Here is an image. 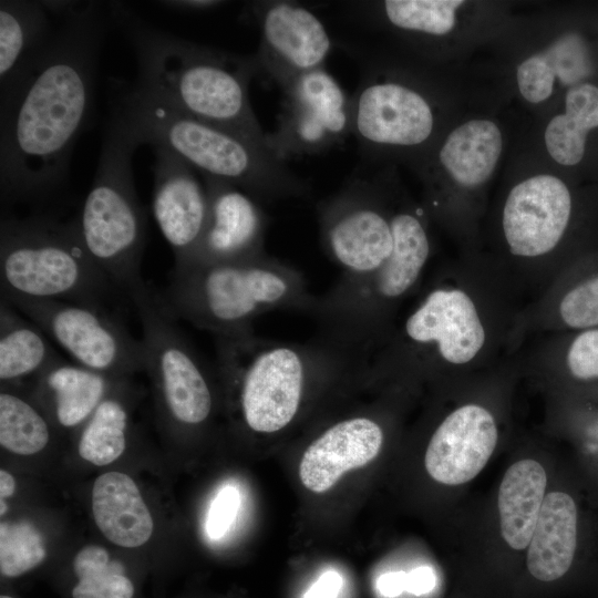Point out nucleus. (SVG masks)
I'll use <instances>...</instances> for the list:
<instances>
[{
    "mask_svg": "<svg viewBox=\"0 0 598 598\" xmlns=\"http://www.w3.org/2000/svg\"><path fill=\"white\" fill-rule=\"evenodd\" d=\"M53 2V1H52ZM54 34L24 80L0 99V190L7 203H40L66 181L94 96L109 10L54 1Z\"/></svg>",
    "mask_w": 598,
    "mask_h": 598,
    "instance_id": "nucleus-1",
    "label": "nucleus"
},
{
    "mask_svg": "<svg viewBox=\"0 0 598 598\" xmlns=\"http://www.w3.org/2000/svg\"><path fill=\"white\" fill-rule=\"evenodd\" d=\"M107 8L111 21L122 28L136 53L135 87L184 114L269 148L249 100V82L257 74L252 56L155 29L122 3L112 2Z\"/></svg>",
    "mask_w": 598,
    "mask_h": 598,
    "instance_id": "nucleus-2",
    "label": "nucleus"
},
{
    "mask_svg": "<svg viewBox=\"0 0 598 598\" xmlns=\"http://www.w3.org/2000/svg\"><path fill=\"white\" fill-rule=\"evenodd\" d=\"M216 338L220 379L237 393L244 424L272 434L298 416L312 383L364 370L362 351L326 334L306 343L261 338L254 329Z\"/></svg>",
    "mask_w": 598,
    "mask_h": 598,
    "instance_id": "nucleus-3",
    "label": "nucleus"
},
{
    "mask_svg": "<svg viewBox=\"0 0 598 598\" xmlns=\"http://www.w3.org/2000/svg\"><path fill=\"white\" fill-rule=\"evenodd\" d=\"M114 113L141 144L165 148L203 176L229 183L259 203L310 193L308 182L267 146L184 114L135 86L121 97Z\"/></svg>",
    "mask_w": 598,
    "mask_h": 598,
    "instance_id": "nucleus-4",
    "label": "nucleus"
},
{
    "mask_svg": "<svg viewBox=\"0 0 598 598\" xmlns=\"http://www.w3.org/2000/svg\"><path fill=\"white\" fill-rule=\"evenodd\" d=\"M158 297L174 319L215 337L252 330L255 319L272 310L310 315L317 300L300 270L267 252L174 268L169 285Z\"/></svg>",
    "mask_w": 598,
    "mask_h": 598,
    "instance_id": "nucleus-5",
    "label": "nucleus"
},
{
    "mask_svg": "<svg viewBox=\"0 0 598 598\" xmlns=\"http://www.w3.org/2000/svg\"><path fill=\"white\" fill-rule=\"evenodd\" d=\"M138 145L133 131L113 113L93 183L73 218L92 261L128 298L146 285L141 276L146 219L132 171Z\"/></svg>",
    "mask_w": 598,
    "mask_h": 598,
    "instance_id": "nucleus-6",
    "label": "nucleus"
},
{
    "mask_svg": "<svg viewBox=\"0 0 598 598\" xmlns=\"http://www.w3.org/2000/svg\"><path fill=\"white\" fill-rule=\"evenodd\" d=\"M0 283L1 298L97 308H105L118 291L87 255L74 220L63 223L49 215L1 219Z\"/></svg>",
    "mask_w": 598,
    "mask_h": 598,
    "instance_id": "nucleus-7",
    "label": "nucleus"
},
{
    "mask_svg": "<svg viewBox=\"0 0 598 598\" xmlns=\"http://www.w3.org/2000/svg\"><path fill=\"white\" fill-rule=\"evenodd\" d=\"M1 299L37 323L83 367L116 377L145 369L142 340H136L105 308L59 300Z\"/></svg>",
    "mask_w": 598,
    "mask_h": 598,
    "instance_id": "nucleus-8",
    "label": "nucleus"
},
{
    "mask_svg": "<svg viewBox=\"0 0 598 598\" xmlns=\"http://www.w3.org/2000/svg\"><path fill=\"white\" fill-rule=\"evenodd\" d=\"M351 134V97L324 70L308 72L283 90L282 110L268 146L287 162L324 153Z\"/></svg>",
    "mask_w": 598,
    "mask_h": 598,
    "instance_id": "nucleus-9",
    "label": "nucleus"
},
{
    "mask_svg": "<svg viewBox=\"0 0 598 598\" xmlns=\"http://www.w3.org/2000/svg\"><path fill=\"white\" fill-rule=\"evenodd\" d=\"M322 245L342 270L341 278L379 269L393 248L391 216L383 212L371 183L355 178L318 205Z\"/></svg>",
    "mask_w": 598,
    "mask_h": 598,
    "instance_id": "nucleus-10",
    "label": "nucleus"
},
{
    "mask_svg": "<svg viewBox=\"0 0 598 598\" xmlns=\"http://www.w3.org/2000/svg\"><path fill=\"white\" fill-rule=\"evenodd\" d=\"M399 212L391 215L393 248L375 271L339 282L336 298L341 312L354 324L378 328L391 305L412 289L426 264L430 243L420 216Z\"/></svg>",
    "mask_w": 598,
    "mask_h": 598,
    "instance_id": "nucleus-11",
    "label": "nucleus"
},
{
    "mask_svg": "<svg viewBox=\"0 0 598 598\" xmlns=\"http://www.w3.org/2000/svg\"><path fill=\"white\" fill-rule=\"evenodd\" d=\"M250 10L259 30L252 55L257 74H265L283 91L301 75L323 68L332 39L315 12L282 0L255 1Z\"/></svg>",
    "mask_w": 598,
    "mask_h": 598,
    "instance_id": "nucleus-12",
    "label": "nucleus"
},
{
    "mask_svg": "<svg viewBox=\"0 0 598 598\" xmlns=\"http://www.w3.org/2000/svg\"><path fill=\"white\" fill-rule=\"evenodd\" d=\"M434 113L416 89L368 69L351 96V134L363 150L415 147L432 135Z\"/></svg>",
    "mask_w": 598,
    "mask_h": 598,
    "instance_id": "nucleus-13",
    "label": "nucleus"
},
{
    "mask_svg": "<svg viewBox=\"0 0 598 598\" xmlns=\"http://www.w3.org/2000/svg\"><path fill=\"white\" fill-rule=\"evenodd\" d=\"M203 177L208 195L206 227L194 252L179 267L239 260L265 254L268 218L260 203L229 183Z\"/></svg>",
    "mask_w": 598,
    "mask_h": 598,
    "instance_id": "nucleus-14",
    "label": "nucleus"
},
{
    "mask_svg": "<svg viewBox=\"0 0 598 598\" xmlns=\"http://www.w3.org/2000/svg\"><path fill=\"white\" fill-rule=\"evenodd\" d=\"M153 150V215L172 248L174 267H179L189 259L204 234L208 195L186 162L165 148Z\"/></svg>",
    "mask_w": 598,
    "mask_h": 598,
    "instance_id": "nucleus-15",
    "label": "nucleus"
},
{
    "mask_svg": "<svg viewBox=\"0 0 598 598\" xmlns=\"http://www.w3.org/2000/svg\"><path fill=\"white\" fill-rule=\"evenodd\" d=\"M571 212L567 186L551 175H536L517 184L503 210V229L513 255L537 257L553 250Z\"/></svg>",
    "mask_w": 598,
    "mask_h": 598,
    "instance_id": "nucleus-16",
    "label": "nucleus"
},
{
    "mask_svg": "<svg viewBox=\"0 0 598 598\" xmlns=\"http://www.w3.org/2000/svg\"><path fill=\"white\" fill-rule=\"evenodd\" d=\"M403 338L410 347L434 346L452 364L470 362L485 342L474 302L458 289H434L406 318Z\"/></svg>",
    "mask_w": 598,
    "mask_h": 598,
    "instance_id": "nucleus-17",
    "label": "nucleus"
},
{
    "mask_svg": "<svg viewBox=\"0 0 598 598\" xmlns=\"http://www.w3.org/2000/svg\"><path fill=\"white\" fill-rule=\"evenodd\" d=\"M497 443V427L489 411L463 405L437 426L429 442L424 464L429 475L446 485L473 480L486 465Z\"/></svg>",
    "mask_w": 598,
    "mask_h": 598,
    "instance_id": "nucleus-18",
    "label": "nucleus"
},
{
    "mask_svg": "<svg viewBox=\"0 0 598 598\" xmlns=\"http://www.w3.org/2000/svg\"><path fill=\"white\" fill-rule=\"evenodd\" d=\"M383 439L380 423L367 415L333 423L305 450L299 465L302 485L313 493L327 492L344 473L377 457Z\"/></svg>",
    "mask_w": 598,
    "mask_h": 598,
    "instance_id": "nucleus-19",
    "label": "nucleus"
},
{
    "mask_svg": "<svg viewBox=\"0 0 598 598\" xmlns=\"http://www.w3.org/2000/svg\"><path fill=\"white\" fill-rule=\"evenodd\" d=\"M55 14L47 1H0V99L18 87L51 41Z\"/></svg>",
    "mask_w": 598,
    "mask_h": 598,
    "instance_id": "nucleus-20",
    "label": "nucleus"
},
{
    "mask_svg": "<svg viewBox=\"0 0 598 598\" xmlns=\"http://www.w3.org/2000/svg\"><path fill=\"white\" fill-rule=\"evenodd\" d=\"M92 512L101 533L117 546L140 547L153 534L151 512L136 483L125 473L106 472L95 480Z\"/></svg>",
    "mask_w": 598,
    "mask_h": 598,
    "instance_id": "nucleus-21",
    "label": "nucleus"
},
{
    "mask_svg": "<svg viewBox=\"0 0 598 598\" xmlns=\"http://www.w3.org/2000/svg\"><path fill=\"white\" fill-rule=\"evenodd\" d=\"M123 378L69 363L61 358L38 374L37 381L39 392L51 404L56 423L72 429L86 422Z\"/></svg>",
    "mask_w": 598,
    "mask_h": 598,
    "instance_id": "nucleus-22",
    "label": "nucleus"
},
{
    "mask_svg": "<svg viewBox=\"0 0 598 598\" xmlns=\"http://www.w3.org/2000/svg\"><path fill=\"white\" fill-rule=\"evenodd\" d=\"M577 546V507L573 497L550 492L544 498L527 550V568L538 580L567 574Z\"/></svg>",
    "mask_w": 598,
    "mask_h": 598,
    "instance_id": "nucleus-23",
    "label": "nucleus"
},
{
    "mask_svg": "<svg viewBox=\"0 0 598 598\" xmlns=\"http://www.w3.org/2000/svg\"><path fill=\"white\" fill-rule=\"evenodd\" d=\"M547 476L534 460H520L506 471L498 491L501 533L516 550L528 546L545 498Z\"/></svg>",
    "mask_w": 598,
    "mask_h": 598,
    "instance_id": "nucleus-24",
    "label": "nucleus"
},
{
    "mask_svg": "<svg viewBox=\"0 0 598 598\" xmlns=\"http://www.w3.org/2000/svg\"><path fill=\"white\" fill-rule=\"evenodd\" d=\"M503 147L497 125L472 120L453 130L440 148L442 167L457 184L475 187L492 175Z\"/></svg>",
    "mask_w": 598,
    "mask_h": 598,
    "instance_id": "nucleus-25",
    "label": "nucleus"
},
{
    "mask_svg": "<svg viewBox=\"0 0 598 598\" xmlns=\"http://www.w3.org/2000/svg\"><path fill=\"white\" fill-rule=\"evenodd\" d=\"M61 359L44 331L7 300L0 302V380L38 375Z\"/></svg>",
    "mask_w": 598,
    "mask_h": 598,
    "instance_id": "nucleus-26",
    "label": "nucleus"
},
{
    "mask_svg": "<svg viewBox=\"0 0 598 598\" xmlns=\"http://www.w3.org/2000/svg\"><path fill=\"white\" fill-rule=\"evenodd\" d=\"M566 112L551 118L545 131L549 155L561 165H575L585 154L587 133L598 126V87L584 83L566 95Z\"/></svg>",
    "mask_w": 598,
    "mask_h": 598,
    "instance_id": "nucleus-27",
    "label": "nucleus"
},
{
    "mask_svg": "<svg viewBox=\"0 0 598 598\" xmlns=\"http://www.w3.org/2000/svg\"><path fill=\"white\" fill-rule=\"evenodd\" d=\"M112 391L83 424L78 442L79 455L97 466L117 460L127 444L128 410Z\"/></svg>",
    "mask_w": 598,
    "mask_h": 598,
    "instance_id": "nucleus-28",
    "label": "nucleus"
},
{
    "mask_svg": "<svg viewBox=\"0 0 598 598\" xmlns=\"http://www.w3.org/2000/svg\"><path fill=\"white\" fill-rule=\"evenodd\" d=\"M51 437L50 423L24 396L13 391L0 393V444L18 455L41 452Z\"/></svg>",
    "mask_w": 598,
    "mask_h": 598,
    "instance_id": "nucleus-29",
    "label": "nucleus"
},
{
    "mask_svg": "<svg viewBox=\"0 0 598 598\" xmlns=\"http://www.w3.org/2000/svg\"><path fill=\"white\" fill-rule=\"evenodd\" d=\"M73 569L79 579L72 590L73 598H132L134 585L124 575L123 567L110 560L106 549L90 545L74 557Z\"/></svg>",
    "mask_w": 598,
    "mask_h": 598,
    "instance_id": "nucleus-30",
    "label": "nucleus"
},
{
    "mask_svg": "<svg viewBox=\"0 0 598 598\" xmlns=\"http://www.w3.org/2000/svg\"><path fill=\"white\" fill-rule=\"evenodd\" d=\"M393 28L424 35L441 37L455 25L460 0H386L377 3Z\"/></svg>",
    "mask_w": 598,
    "mask_h": 598,
    "instance_id": "nucleus-31",
    "label": "nucleus"
},
{
    "mask_svg": "<svg viewBox=\"0 0 598 598\" xmlns=\"http://www.w3.org/2000/svg\"><path fill=\"white\" fill-rule=\"evenodd\" d=\"M45 556L42 537L32 524H0V570L3 576H20L41 564Z\"/></svg>",
    "mask_w": 598,
    "mask_h": 598,
    "instance_id": "nucleus-32",
    "label": "nucleus"
},
{
    "mask_svg": "<svg viewBox=\"0 0 598 598\" xmlns=\"http://www.w3.org/2000/svg\"><path fill=\"white\" fill-rule=\"evenodd\" d=\"M542 54L563 84H576L590 72L586 48L576 34L560 38Z\"/></svg>",
    "mask_w": 598,
    "mask_h": 598,
    "instance_id": "nucleus-33",
    "label": "nucleus"
},
{
    "mask_svg": "<svg viewBox=\"0 0 598 598\" xmlns=\"http://www.w3.org/2000/svg\"><path fill=\"white\" fill-rule=\"evenodd\" d=\"M559 312L571 328L598 326V277L570 290L561 300Z\"/></svg>",
    "mask_w": 598,
    "mask_h": 598,
    "instance_id": "nucleus-34",
    "label": "nucleus"
},
{
    "mask_svg": "<svg viewBox=\"0 0 598 598\" xmlns=\"http://www.w3.org/2000/svg\"><path fill=\"white\" fill-rule=\"evenodd\" d=\"M555 75L542 53L526 59L517 69V83L522 95L532 103L548 99Z\"/></svg>",
    "mask_w": 598,
    "mask_h": 598,
    "instance_id": "nucleus-35",
    "label": "nucleus"
},
{
    "mask_svg": "<svg viewBox=\"0 0 598 598\" xmlns=\"http://www.w3.org/2000/svg\"><path fill=\"white\" fill-rule=\"evenodd\" d=\"M240 506V494L234 485H224L208 508L206 534L213 540L223 538L233 525Z\"/></svg>",
    "mask_w": 598,
    "mask_h": 598,
    "instance_id": "nucleus-36",
    "label": "nucleus"
},
{
    "mask_svg": "<svg viewBox=\"0 0 598 598\" xmlns=\"http://www.w3.org/2000/svg\"><path fill=\"white\" fill-rule=\"evenodd\" d=\"M567 364L578 379L598 377V330H588L579 334L571 343Z\"/></svg>",
    "mask_w": 598,
    "mask_h": 598,
    "instance_id": "nucleus-37",
    "label": "nucleus"
},
{
    "mask_svg": "<svg viewBox=\"0 0 598 598\" xmlns=\"http://www.w3.org/2000/svg\"><path fill=\"white\" fill-rule=\"evenodd\" d=\"M342 577L336 570H327L306 591L303 598H337L342 588Z\"/></svg>",
    "mask_w": 598,
    "mask_h": 598,
    "instance_id": "nucleus-38",
    "label": "nucleus"
},
{
    "mask_svg": "<svg viewBox=\"0 0 598 598\" xmlns=\"http://www.w3.org/2000/svg\"><path fill=\"white\" fill-rule=\"evenodd\" d=\"M436 577L430 566H420L406 574L405 590L415 596L430 592L435 586Z\"/></svg>",
    "mask_w": 598,
    "mask_h": 598,
    "instance_id": "nucleus-39",
    "label": "nucleus"
},
{
    "mask_svg": "<svg viewBox=\"0 0 598 598\" xmlns=\"http://www.w3.org/2000/svg\"><path fill=\"white\" fill-rule=\"evenodd\" d=\"M377 588L384 597H396L406 588V573L390 571L381 575L377 580Z\"/></svg>",
    "mask_w": 598,
    "mask_h": 598,
    "instance_id": "nucleus-40",
    "label": "nucleus"
},
{
    "mask_svg": "<svg viewBox=\"0 0 598 598\" xmlns=\"http://www.w3.org/2000/svg\"><path fill=\"white\" fill-rule=\"evenodd\" d=\"M163 6L185 12L208 11L224 4V1L216 0H183V1H161Z\"/></svg>",
    "mask_w": 598,
    "mask_h": 598,
    "instance_id": "nucleus-41",
    "label": "nucleus"
},
{
    "mask_svg": "<svg viewBox=\"0 0 598 598\" xmlns=\"http://www.w3.org/2000/svg\"><path fill=\"white\" fill-rule=\"evenodd\" d=\"M16 491V482L13 476L6 470H0V514L7 512L6 499L13 495Z\"/></svg>",
    "mask_w": 598,
    "mask_h": 598,
    "instance_id": "nucleus-42",
    "label": "nucleus"
},
{
    "mask_svg": "<svg viewBox=\"0 0 598 598\" xmlns=\"http://www.w3.org/2000/svg\"><path fill=\"white\" fill-rule=\"evenodd\" d=\"M0 598H12V597H10V596H7V595H1V597H0Z\"/></svg>",
    "mask_w": 598,
    "mask_h": 598,
    "instance_id": "nucleus-43",
    "label": "nucleus"
}]
</instances>
